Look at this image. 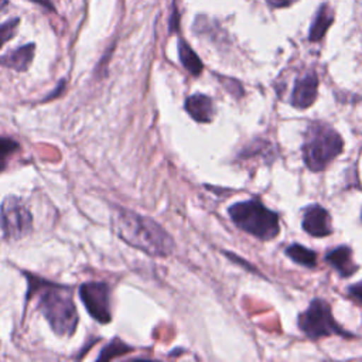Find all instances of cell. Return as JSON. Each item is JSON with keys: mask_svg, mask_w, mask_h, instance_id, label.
Wrapping results in <instances>:
<instances>
[{"mask_svg": "<svg viewBox=\"0 0 362 362\" xmlns=\"http://www.w3.org/2000/svg\"><path fill=\"white\" fill-rule=\"evenodd\" d=\"M112 225L123 242L150 256L164 257L174 250L170 233L148 216L119 206L113 212Z\"/></svg>", "mask_w": 362, "mask_h": 362, "instance_id": "1", "label": "cell"}, {"mask_svg": "<svg viewBox=\"0 0 362 362\" xmlns=\"http://www.w3.org/2000/svg\"><path fill=\"white\" fill-rule=\"evenodd\" d=\"M27 279L30 283L28 294L37 297L38 308L52 331L61 337H71L78 324V311L71 290L31 274Z\"/></svg>", "mask_w": 362, "mask_h": 362, "instance_id": "2", "label": "cell"}, {"mask_svg": "<svg viewBox=\"0 0 362 362\" xmlns=\"http://www.w3.org/2000/svg\"><path fill=\"white\" fill-rule=\"evenodd\" d=\"M344 150L341 134L327 123H313L305 132L303 158L311 171H322Z\"/></svg>", "mask_w": 362, "mask_h": 362, "instance_id": "3", "label": "cell"}, {"mask_svg": "<svg viewBox=\"0 0 362 362\" xmlns=\"http://www.w3.org/2000/svg\"><path fill=\"white\" fill-rule=\"evenodd\" d=\"M232 222L249 235L269 240L279 235L280 223L276 212L266 208L259 199L240 201L228 209Z\"/></svg>", "mask_w": 362, "mask_h": 362, "instance_id": "4", "label": "cell"}, {"mask_svg": "<svg viewBox=\"0 0 362 362\" xmlns=\"http://www.w3.org/2000/svg\"><path fill=\"white\" fill-rule=\"evenodd\" d=\"M297 322L301 332L305 334L310 339H318L321 337L329 335L351 337L334 320L329 304L322 298H314L308 308L298 315Z\"/></svg>", "mask_w": 362, "mask_h": 362, "instance_id": "5", "label": "cell"}, {"mask_svg": "<svg viewBox=\"0 0 362 362\" xmlns=\"http://www.w3.org/2000/svg\"><path fill=\"white\" fill-rule=\"evenodd\" d=\"M0 228L8 240H18L31 233L33 215L21 198L7 195L0 206Z\"/></svg>", "mask_w": 362, "mask_h": 362, "instance_id": "6", "label": "cell"}, {"mask_svg": "<svg viewBox=\"0 0 362 362\" xmlns=\"http://www.w3.org/2000/svg\"><path fill=\"white\" fill-rule=\"evenodd\" d=\"M79 297L86 307L89 315L100 324L112 320L110 313V290L103 281H88L79 287Z\"/></svg>", "mask_w": 362, "mask_h": 362, "instance_id": "7", "label": "cell"}, {"mask_svg": "<svg viewBox=\"0 0 362 362\" xmlns=\"http://www.w3.org/2000/svg\"><path fill=\"white\" fill-rule=\"evenodd\" d=\"M318 76L314 71L304 74L296 79L290 103L297 109H305L311 106L318 95Z\"/></svg>", "mask_w": 362, "mask_h": 362, "instance_id": "8", "label": "cell"}, {"mask_svg": "<svg viewBox=\"0 0 362 362\" xmlns=\"http://www.w3.org/2000/svg\"><path fill=\"white\" fill-rule=\"evenodd\" d=\"M301 225L308 235L315 238H324L332 233L331 216L328 211L318 204H313L305 208Z\"/></svg>", "mask_w": 362, "mask_h": 362, "instance_id": "9", "label": "cell"}, {"mask_svg": "<svg viewBox=\"0 0 362 362\" xmlns=\"http://www.w3.org/2000/svg\"><path fill=\"white\" fill-rule=\"evenodd\" d=\"M187 113L199 123H209L215 115V106L209 96L204 93H195L185 99L184 105Z\"/></svg>", "mask_w": 362, "mask_h": 362, "instance_id": "10", "label": "cell"}, {"mask_svg": "<svg viewBox=\"0 0 362 362\" xmlns=\"http://www.w3.org/2000/svg\"><path fill=\"white\" fill-rule=\"evenodd\" d=\"M34 49H35L34 44H25L17 49H13L8 54L0 57V65L18 72H24L28 69V66L33 62Z\"/></svg>", "mask_w": 362, "mask_h": 362, "instance_id": "11", "label": "cell"}, {"mask_svg": "<svg viewBox=\"0 0 362 362\" xmlns=\"http://www.w3.org/2000/svg\"><path fill=\"white\" fill-rule=\"evenodd\" d=\"M325 260L338 270L342 277L352 276L358 270V264L352 260V250L348 246H338L329 250Z\"/></svg>", "mask_w": 362, "mask_h": 362, "instance_id": "12", "label": "cell"}, {"mask_svg": "<svg viewBox=\"0 0 362 362\" xmlns=\"http://www.w3.org/2000/svg\"><path fill=\"white\" fill-rule=\"evenodd\" d=\"M332 18H334V14H332V10L328 4H322L320 7V10L317 11L315 14V18L311 24V28H310V41H320L324 34L327 33L328 27L331 25L332 23Z\"/></svg>", "mask_w": 362, "mask_h": 362, "instance_id": "13", "label": "cell"}, {"mask_svg": "<svg viewBox=\"0 0 362 362\" xmlns=\"http://www.w3.org/2000/svg\"><path fill=\"white\" fill-rule=\"evenodd\" d=\"M178 57L181 64L184 65V68L194 76H198L202 72V61L199 59V57L194 52V49L184 41L180 40L178 41Z\"/></svg>", "mask_w": 362, "mask_h": 362, "instance_id": "14", "label": "cell"}, {"mask_svg": "<svg viewBox=\"0 0 362 362\" xmlns=\"http://www.w3.org/2000/svg\"><path fill=\"white\" fill-rule=\"evenodd\" d=\"M286 255L296 263L305 267H315L317 264V253L303 245L294 243L286 249Z\"/></svg>", "mask_w": 362, "mask_h": 362, "instance_id": "15", "label": "cell"}, {"mask_svg": "<svg viewBox=\"0 0 362 362\" xmlns=\"http://www.w3.org/2000/svg\"><path fill=\"white\" fill-rule=\"evenodd\" d=\"M20 144L14 139L0 137V173L6 170L13 156L18 151Z\"/></svg>", "mask_w": 362, "mask_h": 362, "instance_id": "16", "label": "cell"}, {"mask_svg": "<svg viewBox=\"0 0 362 362\" xmlns=\"http://www.w3.org/2000/svg\"><path fill=\"white\" fill-rule=\"evenodd\" d=\"M132 348L129 345H126L123 341H120L119 338H115L106 348H103V351L100 352V355L98 356V361H110L119 355H123V354H127L130 352Z\"/></svg>", "mask_w": 362, "mask_h": 362, "instance_id": "17", "label": "cell"}, {"mask_svg": "<svg viewBox=\"0 0 362 362\" xmlns=\"http://www.w3.org/2000/svg\"><path fill=\"white\" fill-rule=\"evenodd\" d=\"M18 24H20L18 18H11V20L0 24V48L16 35Z\"/></svg>", "mask_w": 362, "mask_h": 362, "instance_id": "18", "label": "cell"}, {"mask_svg": "<svg viewBox=\"0 0 362 362\" xmlns=\"http://www.w3.org/2000/svg\"><path fill=\"white\" fill-rule=\"evenodd\" d=\"M348 293L351 297H354L355 300H358L359 303H362V280L352 284L349 288H348Z\"/></svg>", "mask_w": 362, "mask_h": 362, "instance_id": "19", "label": "cell"}, {"mask_svg": "<svg viewBox=\"0 0 362 362\" xmlns=\"http://www.w3.org/2000/svg\"><path fill=\"white\" fill-rule=\"evenodd\" d=\"M296 0H267V3L273 7H287L293 4Z\"/></svg>", "mask_w": 362, "mask_h": 362, "instance_id": "20", "label": "cell"}, {"mask_svg": "<svg viewBox=\"0 0 362 362\" xmlns=\"http://www.w3.org/2000/svg\"><path fill=\"white\" fill-rule=\"evenodd\" d=\"M226 256H229L230 259H233V262L235 263H239V264H242V266H245L246 269H249V270H252V272H257L255 267H252L250 264H247V263H245L243 262V259H240V257H238V256H235V255H232V253H226Z\"/></svg>", "mask_w": 362, "mask_h": 362, "instance_id": "21", "label": "cell"}, {"mask_svg": "<svg viewBox=\"0 0 362 362\" xmlns=\"http://www.w3.org/2000/svg\"><path fill=\"white\" fill-rule=\"evenodd\" d=\"M178 20H180V17H178V11H177V8L174 10V13H173V16H171V31H177L178 30Z\"/></svg>", "mask_w": 362, "mask_h": 362, "instance_id": "22", "label": "cell"}, {"mask_svg": "<svg viewBox=\"0 0 362 362\" xmlns=\"http://www.w3.org/2000/svg\"><path fill=\"white\" fill-rule=\"evenodd\" d=\"M31 1L38 3L40 6L45 7V8H47V10H49V11H54V10H55V8H54V6H52V3H51L49 0H31Z\"/></svg>", "mask_w": 362, "mask_h": 362, "instance_id": "23", "label": "cell"}, {"mask_svg": "<svg viewBox=\"0 0 362 362\" xmlns=\"http://www.w3.org/2000/svg\"><path fill=\"white\" fill-rule=\"evenodd\" d=\"M8 8V0H0V14L7 11Z\"/></svg>", "mask_w": 362, "mask_h": 362, "instance_id": "24", "label": "cell"}]
</instances>
